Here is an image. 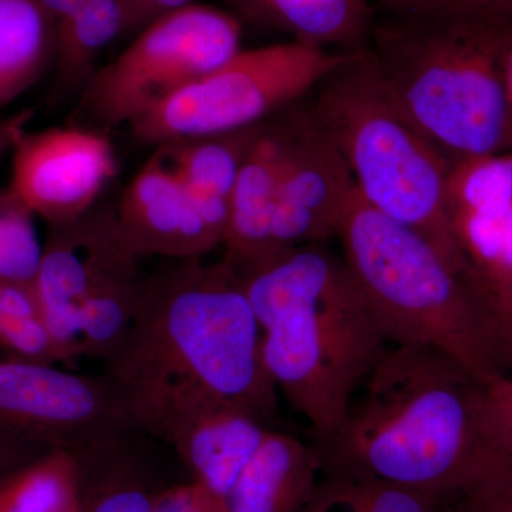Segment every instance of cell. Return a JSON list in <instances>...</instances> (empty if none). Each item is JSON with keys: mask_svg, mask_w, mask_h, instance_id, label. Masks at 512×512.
<instances>
[{"mask_svg": "<svg viewBox=\"0 0 512 512\" xmlns=\"http://www.w3.org/2000/svg\"><path fill=\"white\" fill-rule=\"evenodd\" d=\"M146 279L127 335L106 360L137 431L165 407L208 396L271 426L278 390L237 269L222 259H170Z\"/></svg>", "mask_w": 512, "mask_h": 512, "instance_id": "obj_1", "label": "cell"}, {"mask_svg": "<svg viewBox=\"0 0 512 512\" xmlns=\"http://www.w3.org/2000/svg\"><path fill=\"white\" fill-rule=\"evenodd\" d=\"M338 429L315 444L322 473H346L448 497L497 451L481 419L483 384L439 350L392 346Z\"/></svg>", "mask_w": 512, "mask_h": 512, "instance_id": "obj_2", "label": "cell"}, {"mask_svg": "<svg viewBox=\"0 0 512 512\" xmlns=\"http://www.w3.org/2000/svg\"><path fill=\"white\" fill-rule=\"evenodd\" d=\"M238 274L276 390L309 424L313 443L328 439L387 349L348 266L311 244Z\"/></svg>", "mask_w": 512, "mask_h": 512, "instance_id": "obj_3", "label": "cell"}, {"mask_svg": "<svg viewBox=\"0 0 512 512\" xmlns=\"http://www.w3.org/2000/svg\"><path fill=\"white\" fill-rule=\"evenodd\" d=\"M512 26L402 15L370 50L410 121L450 164L512 151L504 53Z\"/></svg>", "mask_w": 512, "mask_h": 512, "instance_id": "obj_4", "label": "cell"}, {"mask_svg": "<svg viewBox=\"0 0 512 512\" xmlns=\"http://www.w3.org/2000/svg\"><path fill=\"white\" fill-rule=\"evenodd\" d=\"M335 238L386 343L444 353L485 386L504 372L487 316L429 239L353 192Z\"/></svg>", "mask_w": 512, "mask_h": 512, "instance_id": "obj_5", "label": "cell"}, {"mask_svg": "<svg viewBox=\"0 0 512 512\" xmlns=\"http://www.w3.org/2000/svg\"><path fill=\"white\" fill-rule=\"evenodd\" d=\"M312 93L313 113L345 158L357 194L429 239L464 278L447 215L450 161L400 109L370 50L350 53Z\"/></svg>", "mask_w": 512, "mask_h": 512, "instance_id": "obj_6", "label": "cell"}, {"mask_svg": "<svg viewBox=\"0 0 512 512\" xmlns=\"http://www.w3.org/2000/svg\"><path fill=\"white\" fill-rule=\"evenodd\" d=\"M121 235L116 207L104 205L52 225L33 282L60 360H106L127 335L144 281Z\"/></svg>", "mask_w": 512, "mask_h": 512, "instance_id": "obj_7", "label": "cell"}, {"mask_svg": "<svg viewBox=\"0 0 512 512\" xmlns=\"http://www.w3.org/2000/svg\"><path fill=\"white\" fill-rule=\"evenodd\" d=\"M350 53L298 40L241 50L128 126L138 140L156 146L259 126L306 99Z\"/></svg>", "mask_w": 512, "mask_h": 512, "instance_id": "obj_8", "label": "cell"}, {"mask_svg": "<svg viewBox=\"0 0 512 512\" xmlns=\"http://www.w3.org/2000/svg\"><path fill=\"white\" fill-rule=\"evenodd\" d=\"M237 16L190 3L140 30L113 62L97 69L79 113L94 128L130 124L168 96L241 52Z\"/></svg>", "mask_w": 512, "mask_h": 512, "instance_id": "obj_9", "label": "cell"}, {"mask_svg": "<svg viewBox=\"0 0 512 512\" xmlns=\"http://www.w3.org/2000/svg\"><path fill=\"white\" fill-rule=\"evenodd\" d=\"M0 430L70 453L137 431L106 373L79 375L20 359L0 362Z\"/></svg>", "mask_w": 512, "mask_h": 512, "instance_id": "obj_10", "label": "cell"}, {"mask_svg": "<svg viewBox=\"0 0 512 512\" xmlns=\"http://www.w3.org/2000/svg\"><path fill=\"white\" fill-rule=\"evenodd\" d=\"M305 101L284 110L285 153L272 225V256L335 238L356 190L345 158Z\"/></svg>", "mask_w": 512, "mask_h": 512, "instance_id": "obj_11", "label": "cell"}, {"mask_svg": "<svg viewBox=\"0 0 512 512\" xmlns=\"http://www.w3.org/2000/svg\"><path fill=\"white\" fill-rule=\"evenodd\" d=\"M8 190L50 225L82 217L117 174L109 137L94 127H52L25 133L12 150Z\"/></svg>", "mask_w": 512, "mask_h": 512, "instance_id": "obj_12", "label": "cell"}, {"mask_svg": "<svg viewBox=\"0 0 512 512\" xmlns=\"http://www.w3.org/2000/svg\"><path fill=\"white\" fill-rule=\"evenodd\" d=\"M269 430L244 407L198 396L168 406L143 434L173 448L191 481L222 504Z\"/></svg>", "mask_w": 512, "mask_h": 512, "instance_id": "obj_13", "label": "cell"}, {"mask_svg": "<svg viewBox=\"0 0 512 512\" xmlns=\"http://www.w3.org/2000/svg\"><path fill=\"white\" fill-rule=\"evenodd\" d=\"M116 214L124 242L138 258H202L224 244L228 225L195 200L156 154L124 188Z\"/></svg>", "mask_w": 512, "mask_h": 512, "instance_id": "obj_14", "label": "cell"}, {"mask_svg": "<svg viewBox=\"0 0 512 512\" xmlns=\"http://www.w3.org/2000/svg\"><path fill=\"white\" fill-rule=\"evenodd\" d=\"M285 153L284 111L256 131L241 167L231 201L224 244L225 261L238 272L272 256V225Z\"/></svg>", "mask_w": 512, "mask_h": 512, "instance_id": "obj_15", "label": "cell"}, {"mask_svg": "<svg viewBox=\"0 0 512 512\" xmlns=\"http://www.w3.org/2000/svg\"><path fill=\"white\" fill-rule=\"evenodd\" d=\"M322 476L315 444L269 430L222 500L224 512H303Z\"/></svg>", "mask_w": 512, "mask_h": 512, "instance_id": "obj_16", "label": "cell"}, {"mask_svg": "<svg viewBox=\"0 0 512 512\" xmlns=\"http://www.w3.org/2000/svg\"><path fill=\"white\" fill-rule=\"evenodd\" d=\"M448 221L464 281L487 316L501 355V342L512 323V204L457 212L448 215Z\"/></svg>", "mask_w": 512, "mask_h": 512, "instance_id": "obj_17", "label": "cell"}, {"mask_svg": "<svg viewBox=\"0 0 512 512\" xmlns=\"http://www.w3.org/2000/svg\"><path fill=\"white\" fill-rule=\"evenodd\" d=\"M144 436L133 431L74 453L82 483L80 512H153L158 494L173 483L158 477Z\"/></svg>", "mask_w": 512, "mask_h": 512, "instance_id": "obj_18", "label": "cell"}, {"mask_svg": "<svg viewBox=\"0 0 512 512\" xmlns=\"http://www.w3.org/2000/svg\"><path fill=\"white\" fill-rule=\"evenodd\" d=\"M239 15L328 49H355L369 29V0H227Z\"/></svg>", "mask_w": 512, "mask_h": 512, "instance_id": "obj_19", "label": "cell"}, {"mask_svg": "<svg viewBox=\"0 0 512 512\" xmlns=\"http://www.w3.org/2000/svg\"><path fill=\"white\" fill-rule=\"evenodd\" d=\"M56 20L40 0H0V107L45 76L55 59Z\"/></svg>", "mask_w": 512, "mask_h": 512, "instance_id": "obj_20", "label": "cell"}, {"mask_svg": "<svg viewBox=\"0 0 512 512\" xmlns=\"http://www.w3.org/2000/svg\"><path fill=\"white\" fill-rule=\"evenodd\" d=\"M126 30L120 0H87L56 20L53 96H66L89 84L96 62L107 46Z\"/></svg>", "mask_w": 512, "mask_h": 512, "instance_id": "obj_21", "label": "cell"}, {"mask_svg": "<svg viewBox=\"0 0 512 512\" xmlns=\"http://www.w3.org/2000/svg\"><path fill=\"white\" fill-rule=\"evenodd\" d=\"M259 126L170 141L157 146L156 156L190 190L231 200L239 167Z\"/></svg>", "mask_w": 512, "mask_h": 512, "instance_id": "obj_22", "label": "cell"}, {"mask_svg": "<svg viewBox=\"0 0 512 512\" xmlns=\"http://www.w3.org/2000/svg\"><path fill=\"white\" fill-rule=\"evenodd\" d=\"M82 483L74 453L53 448L0 481V512H80Z\"/></svg>", "mask_w": 512, "mask_h": 512, "instance_id": "obj_23", "label": "cell"}, {"mask_svg": "<svg viewBox=\"0 0 512 512\" xmlns=\"http://www.w3.org/2000/svg\"><path fill=\"white\" fill-rule=\"evenodd\" d=\"M303 512H447V497L346 473H322Z\"/></svg>", "mask_w": 512, "mask_h": 512, "instance_id": "obj_24", "label": "cell"}, {"mask_svg": "<svg viewBox=\"0 0 512 512\" xmlns=\"http://www.w3.org/2000/svg\"><path fill=\"white\" fill-rule=\"evenodd\" d=\"M512 204V151L471 157L450 165L447 215Z\"/></svg>", "mask_w": 512, "mask_h": 512, "instance_id": "obj_25", "label": "cell"}, {"mask_svg": "<svg viewBox=\"0 0 512 512\" xmlns=\"http://www.w3.org/2000/svg\"><path fill=\"white\" fill-rule=\"evenodd\" d=\"M0 345L15 357L30 362L60 360L37 305L33 285L2 282L0 288Z\"/></svg>", "mask_w": 512, "mask_h": 512, "instance_id": "obj_26", "label": "cell"}, {"mask_svg": "<svg viewBox=\"0 0 512 512\" xmlns=\"http://www.w3.org/2000/svg\"><path fill=\"white\" fill-rule=\"evenodd\" d=\"M32 214L9 190L0 191V282L33 285L43 247Z\"/></svg>", "mask_w": 512, "mask_h": 512, "instance_id": "obj_27", "label": "cell"}, {"mask_svg": "<svg viewBox=\"0 0 512 512\" xmlns=\"http://www.w3.org/2000/svg\"><path fill=\"white\" fill-rule=\"evenodd\" d=\"M447 512H512V461L498 454L447 497Z\"/></svg>", "mask_w": 512, "mask_h": 512, "instance_id": "obj_28", "label": "cell"}, {"mask_svg": "<svg viewBox=\"0 0 512 512\" xmlns=\"http://www.w3.org/2000/svg\"><path fill=\"white\" fill-rule=\"evenodd\" d=\"M481 419L491 446L512 461V370L483 386Z\"/></svg>", "mask_w": 512, "mask_h": 512, "instance_id": "obj_29", "label": "cell"}, {"mask_svg": "<svg viewBox=\"0 0 512 512\" xmlns=\"http://www.w3.org/2000/svg\"><path fill=\"white\" fill-rule=\"evenodd\" d=\"M399 15L450 16L512 26V0H417Z\"/></svg>", "mask_w": 512, "mask_h": 512, "instance_id": "obj_30", "label": "cell"}, {"mask_svg": "<svg viewBox=\"0 0 512 512\" xmlns=\"http://www.w3.org/2000/svg\"><path fill=\"white\" fill-rule=\"evenodd\" d=\"M153 512H224L221 501L194 481L173 483L158 494Z\"/></svg>", "mask_w": 512, "mask_h": 512, "instance_id": "obj_31", "label": "cell"}, {"mask_svg": "<svg viewBox=\"0 0 512 512\" xmlns=\"http://www.w3.org/2000/svg\"><path fill=\"white\" fill-rule=\"evenodd\" d=\"M126 18L124 32H140L154 20L190 5L192 0H120Z\"/></svg>", "mask_w": 512, "mask_h": 512, "instance_id": "obj_32", "label": "cell"}, {"mask_svg": "<svg viewBox=\"0 0 512 512\" xmlns=\"http://www.w3.org/2000/svg\"><path fill=\"white\" fill-rule=\"evenodd\" d=\"M28 446H39V444L22 439V437L13 436V434L6 433V431L0 433V481L5 480L6 477L18 471L19 468L40 457L28 456L25 451Z\"/></svg>", "mask_w": 512, "mask_h": 512, "instance_id": "obj_33", "label": "cell"}, {"mask_svg": "<svg viewBox=\"0 0 512 512\" xmlns=\"http://www.w3.org/2000/svg\"><path fill=\"white\" fill-rule=\"evenodd\" d=\"M32 116L33 110H23L8 120L0 121V157L13 150L19 138L26 133V126Z\"/></svg>", "mask_w": 512, "mask_h": 512, "instance_id": "obj_34", "label": "cell"}, {"mask_svg": "<svg viewBox=\"0 0 512 512\" xmlns=\"http://www.w3.org/2000/svg\"><path fill=\"white\" fill-rule=\"evenodd\" d=\"M42 5L45 6L47 12L50 13L53 19L57 20L63 18L67 13L79 8L87 0H40Z\"/></svg>", "mask_w": 512, "mask_h": 512, "instance_id": "obj_35", "label": "cell"}, {"mask_svg": "<svg viewBox=\"0 0 512 512\" xmlns=\"http://www.w3.org/2000/svg\"><path fill=\"white\" fill-rule=\"evenodd\" d=\"M504 84L512 117V33L504 53Z\"/></svg>", "mask_w": 512, "mask_h": 512, "instance_id": "obj_36", "label": "cell"}, {"mask_svg": "<svg viewBox=\"0 0 512 512\" xmlns=\"http://www.w3.org/2000/svg\"><path fill=\"white\" fill-rule=\"evenodd\" d=\"M501 359H503L505 372L512 370V323L501 342Z\"/></svg>", "mask_w": 512, "mask_h": 512, "instance_id": "obj_37", "label": "cell"}, {"mask_svg": "<svg viewBox=\"0 0 512 512\" xmlns=\"http://www.w3.org/2000/svg\"><path fill=\"white\" fill-rule=\"evenodd\" d=\"M384 6H387L390 10H394V12H400V10H404L412 6L413 3H416L417 0H380Z\"/></svg>", "mask_w": 512, "mask_h": 512, "instance_id": "obj_38", "label": "cell"}, {"mask_svg": "<svg viewBox=\"0 0 512 512\" xmlns=\"http://www.w3.org/2000/svg\"><path fill=\"white\" fill-rule=\"evenodd\" d=\"M0 288H2V282H0Z\"/></svg>", "mask_w": 512, "mask_h": 512, "instance_id": "obj_39", "label": "cell"}]
</instances>
